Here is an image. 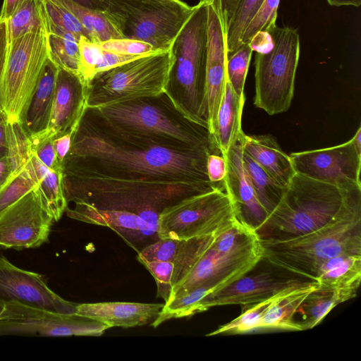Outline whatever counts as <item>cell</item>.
I'll use <instances>...</instances> for the list:
<instances>
[{
	"instance_id": "1",
	"label": "cell",
	"mask_w": 361,
	"mask_h": 361,
	"mask_svg": "<svg viewBox=\"0 0 361 361\" xmlns=\"http://www.w3.org/2000/svg\"><path fill=\"white\" fill-rule=\"evenodd\" d=\"M211 153L219 152L209 148L164 146L115 132L87 109L73 133L63 171L117 178L188 180L216 186L207 173V158Z\"/></svg>"
},
{
	"instance_id": "2",
	"label": "cell",
	"mask_w": 361,
	"mask_h": 361,
	"mask_svg": "<svg viewBox=\"0 0 361 361\" xmlns=\"http://www.w3.org/2000/svg\"><path fill=\"white\" fill-rule=\"evenodd\" d=\"M62 185L67 202H82L100 209L135 213L160 212L192 195L210 191L214 185L188 180L138 179L63 171Z\"/></svg>"
},
{
	"instance_id": "3",
	"label": "cell",
	"mask_w": 361,
	"mask_h": 361,
	"mask_svg": "<svg viewBox=\"0 0 361 361\" xmlns=\"http://www.w3.org/2000/svg\"><path fill=\"white\" fill-rule=\"evenodd\" d=\"M262 259L315 282L322 264L339 255H361V201L323 226L285 239H260Z\"/></svg>"
},
{
	"instance_id": "4",
	"label": "cell",
	"mask_w": 361,
	"mask_h": 361,
	"mask_svg": "<svg viewBox=\"0 0 361 361\" xmlns=\"http://www.w3.org/2000/svg\"><path fill=\"white\" fill-rule=\"evenodd\" d=\"M361 201V186L342 188L295 173L276 206L255 228L260 239H285L316 230Z\"/></svg>"
},
{
	"instance_id": "5",
	"label": "cell",
	"mask_w": 361,
	"mask_h": 361,
	"mask_svg": "<svg viewBox=\"0 0 361 361\" xmlns=\"http://www.w3.org/2000/svg\"><path fill=\"white\" fill-rule=\"evenodd\" d=\"M142 98L87 109L111 130L164 146L183 149H212L208 130L187 119L171 104L164 107Z\"/></svg>"
},
{
	"instance_id": "6",
	"label": "cell",
	"mask_w": 361,
	"mask_h": 361,
	"mask_svg": "<svg viewBox=\"0 0 361 361\" xmlns=\"http://www.w3.org/2000/svg\"><path fill=\"white\" fill-rule=\"evenodd\" d=\"M208 4L200 1L170 48L173 62L167 91L176 109L189 121L205 127L202 116L207 51Z\"/></svg>"
},
{
	"instance_id": "7",
	"label": "cell",
	"mask_w": 361,
	"mask_h": 361,
	"mask_svg": "<svg viewBox=\"0 0 361 361\" xmlns=\"http://www.w3.org/2000/svg\"><path fill=\"white\" fill-rule=\"evenodd\" d=\"M171 50L156 51L96 74L87 85V109L148 97L167 92Z\"/></svg>"
},
{
	"instance_id": "8",
	"label": "cell",
	"mask_w": 361,
	"mask_h": 361,
	"mask_svg": "<svg viewBox=\"0 0 361 361\" xmlns=\"http://www.w3.org/2000/svg\"><path fill=\"white\" fill-rule=\"evenodd\" d=\"M271 47L257 51L254 104L273 116L290 106L295 90L300 41L297 29L277 25L267 33Z\"/></svg>"
},
{
	"instance_id": "9",
	"label": "cell",
	"mask_w": 361,
	"mask_h": 361,
	"mask_svg": "<svg viewBox=\"0 0 361 361\" xmlns=\"http://www.w3.org/2000/svg\"><path fill=\"white\" fill-rule=\"evenodd\" d=\"M195 6L181 0H106L104 12L123 38L170 49Z\"/></svg>"
},
{
	"instance_id": "10",
	"label": "cell",
	"mask_w": 361,
	"mask_h": 361,
	"mask_svg": "<svg viewBox=\"0 0 361 361\" xmlns=\"http://www.w3.org/2000/svg\"><path fill=\"white\" fill-rule=\"evenodd\" d=\"M237 219L230 196L216 188L164 208L159 214L157 235L159 238L176 240L217 235Z\"/></svg>"
},
{
	"instance_id": "11",
	"label": "cell",
	"mask_w": 361,
	"mask_h": 361,
	"mask_svg": "<svg viewBox=\"0 0 361 361\" xmlns=\"http://www.w3.org/2000/svg\"><path fill=\"white\" fill-rule=\"evenodd\" d=\"M48 58L47 33L44 28L30 30L10 42L0 84V107L8 121L19 120Z\"/></svg>"
},
{
	"instance_id": "12",
	"label": "cell",
	"mask_w": 361,
	"mask_h": 361,
	"mask_svg": "<svg viewBox=\"0 0 361 361\" xmlns=\"http://www.w3.org/2000/svg\"><path fill=\"white\" fill-rule=\"evenodd\" d=\"M108 329L102 322L76 313H57L17 302L0 307V336H99Z\"/></svg>"
},
{
	"instance_id": "13",
	"label": "cell",
	"mask_w": 361,
	"mask_h": 361,
	"mask_svg": "<svg viewBox=\"0 0 361 361\" xmlns=\"http://www.w3.org/2000/svg\"><path fill=\"white\" fill-rule=\"evenodd\" d=\"M262 259L261 240L245 249L227 253L211 246L188 274L172 288L169 300L202 286L213 288L215 292L219 290L248 274Z\"/></svg>"
},
{
	"instance_id": "14",
	"label": "cell",
	"mask_w": 361,
	"mask_h": 361,
	"mask_svg": "<svg viewBox=\"0 0 361 361\" xmlns=\"http://www.w3.org/2000/svg\"><path fill=\"white\" fill-rule=\"evenodd\" d=\"M295 173L342 188L361 186V153L352 140L289 154Z\"/></svg>"
},
{
	"instance_id": "15",
	"label": "cell",
	"mask_w": 361,
	"mask_h": 361,
	"mask_svg": "<svg viewBox=\"0 0 361 361\" xmlns=\"http://www.w3.org/2000/svg\"><path fill=\"white\" fill-rule=\"evenodd\" d=\"M37 186L0 216V246L32 248L47 241L54 219L44 205Z\"/></svg>"
},
{
	"instance_id": "16",
	"label": "cell",
	"mask_w": 361,
	"mask_h": 361,
	"mask_svg": "<svg viewBox=\"0 0 361 361\" xmlns=\"http://www.w3.org/2000/svg\"><path fill=\"white\" fill-rule=\"evenodd\" d=\"M226 27L219 0L208 4L207 51L202 116L210 137L216 127L219 108L227 82Z\"/></svg>"
},
{
	"instance_id": "17",
	"label": "cell",
	"mask_w": 361,
	"mask_h": 361,
	"mask_svg": "<svg viewBox=\"0 0 361 361\" xmlns=\"http://www.w3.org/2000/svg\"><path fill=\"white\" fill-rule=\"evenodd\" d=\"M11 302L61 314H74L77 306L52 291L39 274L0 257V307Z\"/></svg>"
},
{
	"instance_id": "18",
	"label": "cell",
	"mask_w": 361,
	"mask_h": 361,
	"mask_svg": "<svg viewBox=\"0 0 361 361\" xmlns=\"http://www.w3.org/2000/svg\"><path fill=\"white\" fill-rule=\"evenodd\" d=\"M311 282L312 281L296 275L290 276L271 270L251 275L247 274L206 296L200 303L199 313L216 306L256 303Z\"/></svg>"
},
{
	"instance_id": "19",
	"label": "cell",
	"mask_w": 361,
	"mask_h": 361,
	"mask_svg": "<svg viewBox=\"0 0 361 361\" xmlns=\"http://www.w3.org/2000/svg\"><path fill=\"white\" fill-rule=\"evenodd\" d=\"M241 134L228 151L223 155L227 164L224 188L230 196L238 218L255 228L264 221L267 214L259 203L243 163Z\"/></svg>"
},
{
	"instance_id": "20",
	"label": "cell",
	"mask_w": 361,
	"mask_h": 361,
	"mask_svg": "<svg viewBox=\"0 0 361 361\" xmlns=\"http://www.w3.org/2000/svg\"><path fill=\"white\" fill-rule=\"evenodd\" d=\"M85 87L78 75L58 67L47 136L54 140L76 129L87 109Z\"/></svg>"
},
{
	"instance_id": "21",
	"label": "cell",
	"mask_w": 361,
	"mask_h": 361,
	"mask_svg": "<svg viewBox=\"0 0 361 361\" xmlns=\"http://www.w3.org/2000/svg\"><path fill=\"white\" fill-rule=\"evenodd\" d=\"M164 304L129 302H104L77 304L75 313L94 319L109 328H130L154 320Z\"/></svg>"
},
{
	"instance_id": "22",
	"label": "cell",
	"mask_w": 361,
	"mask_h": 361,
	"mask_svg": "<svg viewBox=\"0 0 361 361\" xmlns=\"http://www.w3.org/2000/svg\"><path fill=\"white\" fill-rule=\"evenodd\" d=\"M57 72L58 66L48 58L34 92L19 118L30 139L45 133L48 129Z\"/></svg>"
},
{
	"instance_id": "23",
	"label": "cell",
	"mask_w": 361,
	"mask_h": 361,
	"mask_svg": "<svg viewBox=\"0 0 361 361\" xmlns=\"http://www.w3.org/2000/svg\"><path fill=\"white\" fill-rule=\"evenodd\" d=\"M243 151L279 185L286 188L295 173L291 159L270 135L243 136Z\"/></svg>"
},
{
	"instance_id": "24",
	"label": "cell",
	"mask_w": 361,
	"mask_h": 361,
	"mask_svg": "<svg viewBox=\"0 0 361 361\" xmlns=\"http://www.w3.org/2000/svg\"><path fill=\"white\" fill-rule=\"evenodd\" d=\"M73 209H66L68 216L78 221L106 226L121 236L123 232L140 233L142 236L157 235V230L137 214L118 209H100L89 204L75 203Z\"/></svg>"
},
{
	"instance_id": "25",
	"label": "cell",
	"mask_w": 361,
	"mask_h": 361,
	"mask_svg": "<svg viewBox=\"0 0 361 361\" xmlns=\"http://www.w3.org/2000/svg\"><path fill=\"white\" fill-rule=\"evenodd\" d=\"M245 100V97H240L227 80L211 137L213 145L222 155L243 133L241 122Z\"/></svg>"
},
{
	"instance_id": "26",
	"label": "cell",
	"mask_w": 361,
	"mask_h": 361,
	"mask_svg": "<svg viewBox=\"0 0 361 361\" xmlns=\"http://www.w3.org/2000/svg\"><path fill=\"white\" fill-rule=\"evenodd\" d=\"M316 282L281 293L271 304L263 316L259 329H275L302 331V326L294 319L307 295L315 288Z\"/></svg>"
},
{
	"instance_id": "27",
	"label": "cell",
	"mask_w": 361,
	"mask_h": 361,
	"mask_svg": "<svg viewBox=\"0 0 361 361\" xmlns=\"http://www.w3.org/2000/svg\"><path fill=\"white\" fill-rule=\"evenodd\" d=\"M361 279V255H339L320 267L315 282L321 287L357 292Z\"/></svg>"
},
{
	"instance_id": "28",
	"label": "cell",
	"mask_w": 361,
	"mask_h": 361,
	"mask_svg": "<svg viewBox=\"0 0 361 361\" xmlns=\"http://www.w3.org/2000/svg\"><path fill=\"white\" fill-rule=\"evenodd\" d=\"M356 295L355 291L321 287L316 283L297 312L302 317L300 324L303 330L312 329L336 305Z\"/></svg>"
},
{
	"instance_id": "29",
	"label": "cell",
	"mask_w": 361,
	"mask_h": 361,
	"mask_svg": "<svg viewBox=\"0 0 361 361\" xmlns=\"http://www.w3.org/2000/svg\"><path fill=\"white\" fill-rule=\"evenodd\" d=\"M30 161L38 180L37 189L44 205L54 221H58L68 205L62 185L63 171L48 169L34 153Z\"/></svg>"
},
{
	"instance_id": "30",
	"label": "cell",
	"mask_w": 361,
	"mask_h": 361,
	"mask_svg": "<svg viewBox=\"0 0 361 361\" xmlns=\"http://www.w3.org/2000/svg\"><path fill=\"white\" fill-rule=\"evenodd\" d=\"M47 33L49 59L59 68L80 77V37L57 26L49 20Z\"/></svg>"
},
{
	"instance_id": "31",
	"label": "cell",
	"mask_w": 361,
	"mask_h": 361,
	"mask_svg": "<svg viewBox=\"0 0 361 361\" xmlns=\"http://www.w3.org/2000/svg\"><path fill=\"white\" fill-rule=\"evenodd\" d=\"M78 19L90 39L96 43L123 38L114 23L104 12L80 5L73 0H59Z\"/></svg>"
},
{
	"instance_id": "32",
	"label": "cell",
	"mask_w": 361,
	"mask_h": 361,
	"mask_svg": "<svg viewBox=\"0 0 361 361\" xmlns=\"http://www.w3.org/2000/svg\"><path fill=\"white\" fill-rule=\"evenodd\" d=\"M243 158L256 196L268 214L280 201L286 188L275 181L259 164L244 151Z\"/></svg>"
},
{
	"instance_id": "33",
	"label": "cell",
	"mask_w": 361,
	"mask_h": 361,
	"mask_svg": "<svg viewBox=\"0 0 361 361\" xmlns=\"http://www.w3.org/2000/svg\"><path fill=\"white\" fill-rule=\"evenodd\" d=\"M49 19L43 0H26L8 20L10 42L37 28L47 30Z\"/></svg>"
},
{
	"instance_id": "34",
	"label": "cell",
	"mask_w": 361,
	"mask_h": 361,
	"mask_svg": "<svg viewBox=\"0 0 361 361\" xmlns=\"http://www.w3.org/2000/svg\"><path fill=\"white\" fill-rule=\"evenodd\" d=\"M216 235L180 240V244L173 262L172 288L178 283L212 246Z\"/></svg>"
},
{
	"instance_id": "35",
	"label": "cell",
	"mask_w": 361,
	"mask_h": 361,
	"mask_svg": "<svg viewBox=\"0 0 361 361\" xmlns=\"http://www.w3.org/2000/svg\"><path fill=\"white\" fill-rule=\"evenodd\" d=\"M7 145L6 158L12 176L24 168L33 154L31 140L19 121H8Z\"/></svg>"
},
{
	"instance_id": "36",
	"label": "cell",
	"mask_w": 361,
	"mask_h": 361,
	"mask_svg": "<svg viewBox=\"0 0 361 361\" xmlns=\"http://www.w3.org/2000/svg\"><path fill=\"white\" fill-rule=\"evenodd\" d=\"M280 294L261 302L245 305V308L238 317L230 322L220 326L216 330L206 336H211L228 333L245 334L258 329L265 312Z\"/></svg>"
},
{
	"instance_id": "37",
	"label": "cell",
	"mask_w": 361,
	"mask_h": 361,
	"mask_svg": "<svg viewBox=\"0 0 361 361\" xmlns=\"http://www.w3.org/2000/svg\"><path fill=\"white\" fill-rule=\"evenodd\" d=\"M37 185V178L29 159L24 168L12 176L0 189V216Z\"/></svg>"
},
{
	"instance_id": "38",
	"label": "cell",
	"mask_w": 361,
	"mask_h": 361,
	"mask_svg": "<svg viewBox=\"0 0 361 361\" xmlns=\"http://www.w3.org/2000/svg\"><path fill=\"white\" fill-rule=\"evenodd\" d=\"M263 1L264 0H240L226 25L228 54L241 45L243 32Z\"/></svg>"
},
{
	"instance_id": "39",
	"label": "cell",
	"mask_w": 361,
	"mask_h": 361,
	"mask_svg": "<svg viewBox=\"0 0 361 361\" xmlns=\"http://www.w3.org/2000/svg\"><path fill=\"white\" fill-rule=\"evenodd\" d=\"M253 51L250 43H243L235 51L228 54L227 80L240 97H245L244 87Z\"/></svg>"
},
{
	"instance_id": "40",
	"label": "cell",
	"mask_w": 361,
	"mask_h": 361,
	"mask_svg": "<svg viewBox=\"0 0 361 361\" xmlns=\"http://www.w3.org/2000/svg\"><path fill=\"white\" fill-rule=\"evenodd\" d=\"M279 3L280 0H264L243 32L241 44H250L257 35L268 33L276 25Z\"/></svg>"
},
{
	"instance_id": "41",
	"label": "cell",
	"mask_w": 361,
	"mask_h": 361,
	"mask_svg": "<svg viewBox=\"0 0 361 361\" xmlns=\"http://www.w3.org/2000/svg\"><path fill=\"white\" fill-rule=\"evenodd\" d=\"M43 1L49 21L78 37L83 36L90 39L80 23L59 0Z\"/></svg>"
},
{
	"instance_id": "42",
	"label": "cell",
	"mask_w": 361,
	"mask_h": 361,
	"mask_svg": "<svg viewBox=\"0 0 361 361\" xmlns=\"http://www.w3.org/2000/svg\"><path fill=\"white\" fill-rule=\"evenodd\" d=\"M180 240L159 238L144 247L139 252L137 259L142 261H164L173 262L178 252Z\"/></svg>"
},
{
	"instance_id": "43",
	"label": "cell",
	"mask_w": 361,
	"mask_h": 361,
	"mask_svg": "<svg viewBox=\"0 0 361 361\" xmlns=\"http://www.w3.org/2000/svg\"><path fill=\"white\" fill-rule=\"evenodd\" d=\"M80 78L87 86L94 76V70L99 62L102 47L99 43L93 42L81 36L79 40Z\"/></svg>"
},
{
	"instance_id": "44",
	"label": "cell",
	"mask_w": 361,
	"mask_h": 361,
	"mask_svg": "<svg viewBox=\"0 0 361 361\" xmlns=\"http://www.w3.org/2000/svg\"><path fill=\"white\" fill-rule=\"evenodd\" d=\"M152 274L157 286V296L161 297L165 302L171 296L173 264L164 261L140 262Z\"/></svg>"
},
{
	"instance_id": "45",
	"label": "cell",
	"mask_w": 361,
	"mask_h": 361,
	"mask_svg": "<svg viewBox=\"0 0 361 361\" xmlns=\"http://www.w3.org/2000/svg\"><path fill=\"white\" fill-rule=\"evenodd\" d=\"M99 43L105 50L122 54L142 56L158 51L148 43L123 37Z\"/></svg>"
},
{
	"instance_id": "46",
	"label": "cell",
	"mask_w": 361,
	"mask_h": 361,
	"mask_svg": "<svg viewBox=\"0 0 361 361\" xmlns=\"http://www.w3.org/2000/svg\"><path fill=\"white\" fill-rule=\"evenodd\" d=\"M33 153L48 169L53 171H62L54 149L53 139L44 133L30 139Z\"/></svg>"
},
{
	"instance_id": "47",
	"label": "cell",
	"mask_w": 361,
	"mask_h": 361,
	"mask_svg": "<svg viewBox=\"0 0 361 361\" xmlns=\"http://www.w3.org/2000/svg\"><path fill=\"white\" fill-rule=\"evenodd\" d=\"M207 173L209 181L224 190V182L227 173L225 157L220 153H211L207 158Z\"/></svg>"
},
{
	"instance_id": "48",
	"label": "cell",
	"mask_w": 361,
	"mask_h": 361,
	"mask_svg": "<svg viewBox=\"0 0 361 361\" xmlns=\"http://www.w3.org/2000/svg\"><path fill=\"white\" fill-rule=\"evenodd\" d=\"M142 56L118 54L102 48L101 56L95 67L94 73L96 75Z\"/></svg>"
},
{
	"instance_id": "49",
	"label": "cell",
	"mask_w": 361,
	"mask_h": 361,
	"mask_svg": "<svg viewBox=\"0 0 361 361\" xmlns=\"http://www.w3.org/2000/svg\"><path fill=\"white\" fill-rule=\"evenodd\" d=\"M9 46L8 20L0 19V84L6 68Z\"/></svg>"
},
{
	"instance_id": "50",
	"label": "cell",
	"mask_w": 361,
	"mask_h": 361,
	"mask_svg": "<svg viewBox=\"0 0 361 361\" xmlns=\"http://www.w3.org/2000/svg\"><path fill=\"white\" fill-rule=\"evenodd\" d=\"M74 131L75 130L70 131L53 140L57 159L62 166L63 160L70 150Z\"/></svg>"
},
{
	"instance_id": "51",
	"label": "cell",
	"mask_w": 361,
	"mask_h": 361,
	"mask_svg": "<svg viewBox=\"0 0 361 361\" xmlns=\"http://www.w3.org/2000/svg\"><path fill=\"white\" fill-rule=\"evenodd\" d=\"M8 117L0 107V159L7 156V125Z\"/></svg>"
},
{
	"instance_id": "52",
	"label": "cell",
	"mask_w": 361,
	"mask_h": 361,
	"mask_svg": "<svg viewBox=\"0 0 361 361\" xmlns=\"http://www.w3.org/2000/svg\"><path fill=\"white\" fill-rule=\"evenodd\" d=\"M239 1L240 0H219L226 27L232 18Z\"/></svg>"
},
{
	"instance_id": "53",
	"label": "cell",
	"mask_w": 361,
	"mask_h": 361,
	"mask_svg": "<svg viewBox=\"0 0 361 361\" xmlns=\"http://www.w3.org/2000/svg\"><path fill=\"white\" fill-rule=\"evenodd\" d=\"M25 1L26 0H4L0 12V19L8 20Z\"/></svg>"
},
{
	"instance_id": "54",
	"label": "cell",
	"mask_w": 361,
	"mask_h": 361,
	"mask_svg": "<svg viewBox=\"0 0 361 361\" xmlns=\"http://www.w3.org/2000/svg\"><path fill=\"white\" fill-rule=\"evenodd\" d=\"M11 177V170L6 157L0 159V189Z\"/></svg>"
},
{
	"instance_id": "55",
	"label": "cell",
	"mask_w": 361,
	"mask_h": 361,
	"mask_svg": "<svg viewBox=\"0 0 361 361\" xmlns=\"http://www.w3.org/2000/svg\"><path fill=\"white\" fill-rule=\"evenodd\" d=\"M76 3L87 8L98 11H104L106 6V0H73Z\"/></svg>"
},
{
	"instance_id": "56",
	"label": "cell",
	"mask_w": 361,
	"mask_h": 361,
	"mask_svg": "<svg viewBox=\"0 0 361 361\" xmlns=\"http://www.w3.org/2000/svg\"><path fill=\"white\" fill-rule=\"evenodd\" d=\"M329 5L334 6H353L360 7L361 0H326Z\"/></svg>"
},
{
	"instance_id": "57",
	"label": "cell",
	"mask_w": 361,
	"mask_h": 361,
	"mask_svg": "<svg viewBox=\"0 0 361 361\" xmlns=\"http://www.w3.org/2000/svg\"><path fill=\"white\" fill-rule=\"evenodd\" d=\"M354 146L356 149L361 153V128H358L355 135L351 138Z\"/></svg>"
},
{
	"instance_id": "58",
	"label": "cell",
	"mask_w": 361,
	"mask_h": 361,
	"mask_svg": "<svg viewBox=\"0 0 361 361\" xmlns=\"http://www.w3.org/2000/svg\"><path fill=\"white\" fill-rule=\"evenodd\" d=\"M200 1L209 4V3L212 2L213 0H200Z\"/></svg>"
}]
</instances>
